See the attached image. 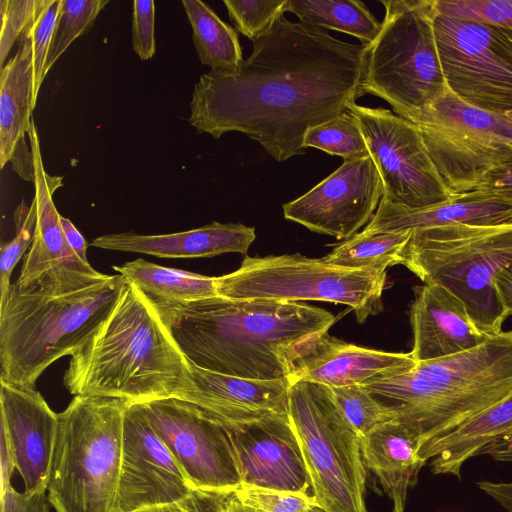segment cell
Instances as JSON below:
<instances>
[{"instance_id": "cell-3", "label": "cell", "mask_w": 512, "mask_h": 512, "mask_svg": "<svg viewBox=\"0 0 512 512\" xmlns=\"http://www.w3.org/2000/svg\"><path fill=\"white\" fill-rule=\"evenodd\" d=\"M191 367L157 304L135 284L71 356L63 384L74 396L130 403L175 397L190 385Z\"/></svg>"}, {"instance_id": "cell-8", "label": "cell", "mask_w": 512, "mask_h": 512, "mask_svg": "<svg viewBox=\"0 0 512 512\" xmlns=\"http://www.w3.org/2000/svg\"><path fill=\"white\" fill-rule=\"evenodd\" d=\"M377 37L366 45L362 91L384 99L411 121L449 89L434 21L435 0H385Z\"/></svg>"}, {"instance_id": "cell-46", "label": "cell", "mask_w": 512, "mask_h": 512, "mask_svg": "<svg viewBox=\"0 0 512 512\" xmlns=\"http://www.w3.org/2000/svg\"><path fill=\"white\" fill-rule=\"evenodd\" d=\"M0 464H1V493L10 486V480L16 469L15 456L12 445L4 431L0 428Z\"/></svg>"}, {"instance_id": "cell-38", "label": "cell", "mask_w": 512, "mask_h": 512, "mask_svg": "<svg viewBox=\"0 0 512 512\" xmlns=\"http://www.w3.org/2000/svg\"><path fill=\"white\" fill-rule=\"evenodd\" d=\"M439 14L495 25L512 32V0H435Z\"/></svg>"}, {"instance_id": "cell-2", "label": "cell", "mask_w": 512, "mask_h": 512, "mask_svg": "<svg viewBox=\"0 0 512 512\" xmlns=\"http://www.w3.org/2000/svg\"><path fill=\"white\" fill-rule=\"evenodd\" d=\"M156 304L190 363L257 380L289 378L305 345L336 321L322 308L267 299Z\"/></svg>"}, {"instance_id": "cell-42", "label": "cell", "mask_w": 512, "mask_h": 512, "mask_svg": "<svg viewBox=\"0 0 512 512\" xmlns=\"http://www.w3.org/2000/svg\"><path fill=\"white\" fill-rule=\"evenodd\" d=\"M46 490L18 492L11 485L1 493V512H49Z\"/></svg>"}, {"instance_id": "cell-25", "label": "cell", "mask_w": 512, "mask_h": 512, "mask_svg": "<svg viewBox=\"0 0 512 512\" xmlns=\"http://www.w3.org/2000/svg\"><path fill=\"white\" fill-rule=\"evenodd\" d=\"M511 222L512 202L472 191L424 208H408L381 198L376 213L363 231L380 233L456 224L489 226Z\"/></svg>"}, {"instance_id": "cell-32", "label": "cell", "mask_w": 512, "mask_h": 512, "mask_svg": "<svg viewBox=\"0 0 512 512\" xmlns=\"http://www.w3.org/2000/svg\"><path fill=\"white\" fill-rule=\"evenodd\" d=\"M305 148L313 147L345 160L369 156V151L356 118L345 111L334 118L309 128L304 136Z\"/></svg>"}, {"instance_id": "cell-26", "label": "cell", "mask_w": 512, "mask_h": 512, "mask_svg": "<svg viewBox=\"0 0 512 512\" xmlns=\"http://www.w3.org/2000/svg\"><path fill=\"white\" fill-rule=\"evenodd\" d=\"M512 437V394L490 406L453 431L426 443L421 456L431 459L436 475L460 477L466 461L493 442Z\"/></svg>"}, {"instance_id": "cell-19", "label": "cell", "mask_w": 512, "mask_h": 512, "mask_svg": "<svg viewBox=\"0 0 512 512\" xmlns=\"http://www.w3.org/2000/svg\"><path fill=\"white\" fill-rule=\"evenodd\" d=\"M0 426L14 451L24 492L46 490L58 428V413L34 389L0 380Z\"/></svg>"}, {"instance_id": "cell-14", "label": "cell", "mask_w": 512, "mask_h": 512, "mask_svg": "<svg viewBox=\"0 0 512 512\" xmlns=\"http://www.w3.org/2000/svg\"><path fill=\"white\" fill-rule=\"evenodd\" d=\"M149 422L193 489L232 494L242 477L227 427L199 406L168 397L148 401Z\"/></svg>"}, {"instance_id": "cell-6", "label": "cell", "mask_w": 512, "mask_h": 512, "mask_svg": "<svg viewBox=\"0 0 512 512\" xmlns=\"http://www.w3.org/2000/svg\"><path fill=\"white\" fill-rule=\"evenodd\" d=\"M130 402L74 396L58 413L46 485L56 512H113L122 458L124 412Z\"/></svg>"}, {"instance_id": "cell-7", "label": "cell", "mask_w": 512, "mask_h": 512, "mask_svg": "<svg viewBox=\"0 0 512 512\" xmlns=\"http://www.w3.org/2000/svg\"><path fill=\"white\" fill-rule=\"evenodd\" d=\"M511 263L512 222L412 230L401 258L423 283L443 285L457 295L487 336L501 333L506 319L492 279Z\"/></svg>"}, {"instance_id": "cell-28", "label": "cell", "mask_w": 512, "mask_h": 512, "mask_svg": "<svg viewBox=\"0 0 512 512\" xmlns=\"http://www.w3.org/2000/svg\"><path fill=\"white\" fill-rule=\"evenodd\" d=\"M112 268L156 303H185L218 296L215 277L164 267L142 258Z\"/></svg>"}, {"instance_id": "cell-29", "label": "cell", "mask_w": 512, "mask_h": 512, "mask_svg": "<svg viewBox=\"0 0 512 512\" xmlns=\"http://www.w3.org/2000/svg\"><path fill=\"white\" fill-rule=\"evenodd\" d=\"M199 60L213 71H232L243 62L236 30L222 21L205 2L183 0Z\"/></svg>"}, {"instance_id": "cell-20", "label": "cell", "mask_w": 512, "mask_h": 512, "mask_svg": "<svg viewBox=\"0 0 512 512\" xmlns=\"http://www.w3.org/2000/svg\"><path fill=\"white\" fill-rule=\"evenodd\" d=\"M190 367V385L175 397L199 406L225 425L288 412L290 378L247 379L204 370L192 363Z\"/></svg>"}, {"instance_id": "cell-47", "label": "cell", "mask_w": 512, "mask_h": 512, "mask_svg": "<svg viewBox=\"0 0 512 512\" xmlns=\"http://www.w3.org/2000/svg\"><path fill=\"white\" fill-rule=\"evenodd\" d=\"M478 488L494 499L501 507L512 512V482L480 481Z\"/></svg>"}, {"instance_id": "cell-44", "label": "cell", "mask_w": 512, "mask_h": 512, "mask_svg": "<svg viewBox=\"0 0 512 512\" xmlns=\"http://www.w3.org/2000/svg\"><path fill=\"white\" fill-rule=\"evenodd\" d=\"M492 287L505 318L512 315V263L500 269L492 279Z\"/></svg>"}, {"instance_id": "cell-11", "label": "cell", "mask_w": 512, "mask_h": 512, "mask_svg": "<svg viewBox=\"0 0 512 512\" xmlns=\"http://www.w3.org/2000/svg\"><path fill=\"white\" fill-rule=\"evenodd\" d=\"M411 122L456 195L474 191L488 172L512 159V121L469 105L449 90Z\"/></svg>"}, {"instance_id": "cell-49", "label": "cell", "mask_w": 512, "mask_h": 512, "mask_svg": "<svg viewBox=\"0 0 512 512\" xmlns=\"http://www.w3.org/2000/svg\"><path fill=\"white\" fill-rule=\"evenodd\" d=\"M482 455H489L496 461L512 463V437L491 443Z\"/></svg>"}, {"instance_id": "cell-18", "label": "cell", "mask_w": 512, "mask_h": 512, "mask_svg": "<svg viewBox=\"0 0 512 512\" xmlns=\"http://www.w3.org/2000/svg\"><path fill=\"white\" fill-rule=\"evenodd\" d=\"M225 426L235 448L242 485L310 494V477L288 412Z\"/></svg>"}, {"instance_id": "cell-27", "label": "cell", "mask_w": 512, "mask_h": 512, "mask_svg": "<svg viewBox=\"0 0 512 512\" xmlns=\"http://www.w3.org/2000/svg\"><path fill=\"white\" fill-rule=\"evenodd\" d=\"M0 72V168L3 169L33 120L32 50L26 36L20 37L17 52Z\"/></svg>"}, {"instance_id": "cell-1", "label": "cell", "mask_w": 512, "mask_h": 512, "mask_svg": "<svg viewBox=\"0 0 512 512\" xmlns=\"http://www.w3.org/2000/svg\"><path fill=\"white\" fill-rule=\"evenodd\" d=\"M252 43L237 69L210 70L195 83L188 121L198 133L241 132L282 162L305 153L309 128L364 95L366 45L284 15Z\"/></svg>"}, {"instance_id": "cell-13", "label": "cell", "mask_w": 512, "mask_h": 512, "mask_svg": "<svg viewBox=\"0 0 512 512\" xmlns=\"http://www.w3.org/2000/svg\"><path fill=\"white\" fill-rule=\"evenodd\" d=\"M347 111L360 125L383 184V200L424 208L457 196L440 177L414 123L384 108L354 103Z\"/></svg>"}, {"instance_id": "cell-22", "label": "cell", "mask_w": 512, "mask_h": 512, "mask_svg": "<svg viewBox=\"0 0 512 512\" xmlns=\"http://www.w3.org/2000/svg\"><path fill=\"white\" fill-rule=\"evenodd\" d=\"M410 321L414 337L410 354L416 362L461 353L491 337L477 328L463 301L437 283L415 288Z\"/></svg>"}, {"instance_id": "cell-15", "label": "cell", "mask_w": 512, "mask_h": 512, "mask_svg": "<svg viewBox=\"0 0 512 512\" xmlns=\"http://www.w3.org/2000/svg\"><path fill=\"white\" fill-rule=\"evenodd\" d=\"M27 135L35 170L37 224L30 250L24 256L19 277L14 283L19 288L64 294L105 280L109 275L84 262L66 240L61 215L52 200L54 191L63 185L62 177H52L45 171L33 120Z\"/></svg>"}, {"instance_id": "cell-23", "label": "cell", "mask_w": 512, "mask_h": 512, "mask_svg": "<svg viewBox=\"0 0 512 512\" xmlns=\"http://www.w3.org/2000/svg\"><path fill=\"white\" fill-rule=\"evenodd\" d=\"M254 239L253 227L212 222L200 228L170 234H106L93 239L91 246L160 258H203L232 252L245 254Z\"/></svg>"}, {"instance_id": "cell-4", "label": "cell", "mask_w": 512, "mask_h": 512, "mask_svg": "<svg viewBox=\"0 0 512 512\" xmlns=\"http://www.w3.org/2000/svg\"><path fill=\"white\" fill-rule=\"evenodd\" d=\"M361 386L398 419L416 425L425 445L512 394V330Z\"/></svg>"}, {"instance_id": "cell-12", "label": "cell", "mask_w": 512, "mask_h": 512, "mask_svg": "<svg viewBox=\"0 0 512 512\" xmlns=\"http://www.w3.org/2000/svg\"><path fill=\"white\" fill-rule=\"evenodd\" d=\"M434 31L449 91L479 109L512 112V32L439 13Z\"/></svg>"}, {"instance_id": "cell-51", "label": "cell", "mask_w": 512, "mask_h": 512, "mask_svg": "<svg viewBox=\"0 0 512 512\" xmlns=\"http://www.w3.org/2000/svg\"><path fill=\"white\" fill-rule=\"evenodd\" d=\"M506 117H507L510 121H512V112H510V113L506 114Z\"/></svg>"}, {"instance_id": "cell-41", "label": "cell", "mask_w": 512, "mask_h": 512, "mask_svg": "<svg viewBox=\"0 0 512 512\" xmlns=\"http://www.w3.org/2000/svg\"><path fill=\"white\" fill-rule=\"evenodd\" d=\"M232 494L193 489L181 500L134 512H228L229 498Z\"/></svg>"}, {"instance_id": "cell-30", "label": "cell", "mask_w": 512, "mask_h": 512, "mask_svg": "<svg viewBox=\"0 0 512 512\" xmlns=\"http://www.w3.org/2000/svg\"><path fill=\"white\" fill-rule=\"evenodd\" d=\"M285 11L299 21L352 35L363 45L371 43L381 29V23L358 0H287Z\"/></svg>"}, {"instance_id": "cell-16", "label": "cell", "mask_w": 512, "mask_h": 512, "mask_svg": "<svg viewBox=\"0 0 512 512\" xmlns=\"http://www.w3.org/2000/svg\"><path fill=\"white\" fill-rule=\"evenodd\" d=\"M193 490L179 464L158 436L143 403L124 412L122 458L113 512H134L181 500Z\"/></svg>"}, {"instance_id": "cell-39", "label": "cell", "mask_w": 512, "mask_h": 512, "mask_svg": "<svg viewBox=\"0 0 512 512\" xmlns=\"http://www.w3.org/2000/svg\"><path fill=\"white\" fill-rule=\"evenodd\" d=\"M45 0H1L0 1V67L5 66V60L16 40L37 16Z\"/></svg>"}, {"instance_id": "cell-10", "label": "cell", "mask_w": 512, "mask_h": 512, "mask_svg": "<svg viewBox=\"0 0 512 512\" xmlns=\"http://www.w3.org/2000/svg\"><path fill=\"white\" fill-rule=\"evenodd\" d=\"M215 279L221 297L344 304L362 323L381 310L386 271L336 266L297 253L245 257L236 271Z\"/></svg>"}, {"instance_id": "cell-43", "label": "cell", "mask_w": 512, "mask_h": 512, "mask_svg": "<svg viewBox=\"0 0 512 512\" xmlns=\"http://www.w3.org/2000/svg\"><path fill=\"white\" fill-rule=\"evenodd\" d=\"M474 191L512 202V159L488 172Z\"/></svg>"}, {"instance_id": "cell-40", "label": "cell", "mask_w": 512, "mask_h": 512, "mask_svg": "<svg viewBox=\"0 0 512 512\" xmlns=\"http://www.w3.org/2000/svg\"><path fill=\"white\" fill-rule=\"evenodd\" d=\"M132 46L141 60L155 55V2L152 0L133 2Z\"/></svg>"}, {"instance_id": "cell-50", "label": "cell", "mask_w": 512, "mask_h": 512, "mask_svg": "<svg viewBox=\"0 0 512 512\" xmlns=\"http://www.w3.org/2000/svg\"><path fill=\"white\" fill-rule=\"evenodd\" d=\"M228 512H261L242 504L234 493L229 498Z\"/></svg>"}, {"instance_id": "cell-36", "label": "cell", "mask_w": 512, "mask_h": 512, "mask_svg": "<svg viewBox=\"0 0 512 512\" xmlns=\"http://www.w3.org/2000/svg\"><path fill=\"white\" fill-rule=\"evenodd\" d=\"M223 3L236 30L253 41L284 15L287 0H224Z\"/></svg>"}, {"instance_id": "cell-24", "label": "cell", "mask_w": 512, "mask_h": 512, "mask_svg": "<svg viewBox=\"0 0 512 512\" xmlns=\"http://www.w3.org/2000/svg\"><path fill=\"white\" fill-rule=\"evenodd\" d=\"M424 445L419 428L394 419L361 439L365 467L378 478L393 504V512H404L408 490L414 487L427 462L421 456Z\"/></svg>"}, {"instance_id": "cell-31", "label": "cell", "mask_w": 512, "mask_h": 512, "mask_svg": "<svg viewBox=\"0 0 512 512\" xmlns=\"http://www.w3.org/2000/svg\"><path fill=\"white\" fill-rule=\"evenodd\" d=\"M412 230L356 233L333 249L323 259L336 266L356 269H379L401 264L402 253Z\"/></svg>"}, {"instance_id": "cell-34", "label": "cell", "mask_w": 512, "mask_h": 512, "mask_svg": "<svg viewBox=\"0 0 512 512\" xmlns=\"http://www.w3.org/2000/svg\"><path fill=\"white\" fill-rule=\"evenodd\" d=\"M330 389L336 404L361 439L379 426L397 418L391 408L375 399L361 385Z\"/></svg>"}, {"instance_id": "cell-35", "label": "cell", "mask_w": 512, "mask_h": 512, "mask_svg": "<svg viewBox=\"0 0 512 512\" xmlns=\"http://www.w3.org/2000/svg\"><path fill=\"white\" fill-rule=\"evenodd\" d=\"M62 0H45L43 7L22 35L31 44L33 63L32 105L36 106L38 94L45 78V66L51 48L55 26ZM21 35V36H22Z\"/></svg>"}, {"instance_id": "cell-45", "label": "cell", "mask_w": 512, "mask_h": 512, "mask_svg": "<svg viewBox=\"0 0 512 512\" xmlns=\"http://www.w3.org/2000/svg\"><path fill=\"white\" fill-rule=\"evenodd\" d=\"M12 168L17 174L28 181L35 179L34 162L31 148L28 149L25 138H22L15 147L11 157Z\"/></svg>"}, {"instance_id": "cell-5", "label": "cell", "mask_w": 512, "mask_h": 512, "mask_svg": "<svg viewBox=\"0 0 512 512\" xmlns=\"http://www.w3.org/2000/svg\"><path fill=\"white\" fill-rule=\"evenodd\" d=\"M127 281L119 274L86 288L49 294L11 284L0 298V380L35 388L56 360L71 356L99 328Z\"/></svg>"}, {"instance_id": "cell-48", "label": "cell", "mask_w": 512, "mask_h": 512, "mask_svg": "<svg viewBox=\"0 0 512 512\" xmlns=\"http://www.w3.org/2000/svg\"><path fill=\"white\" fill-rule=\"evenodd\" d=\"M60 222L70 247L84 262L89 263L87 258L88 243L84 239L83 235L68 218L60 216Z\"/></svg>"}, {"instance_id": "cell-17", "label": "cell", "mask_w": 512, "mask_h": 512, "mask_svg": "<svg viewBox=\"0 0 512 512\" xmlns=\"http://www.w3.org/2000/svg\"><path fill=\"white\" fill-rule=\"evenodd\" d=\"M382 196L383 184L369 155L345 160L307 193L284 204L283 213L313 232L349 239L370 222Z\"/></svg>"}, {"instance_id": "cell-9", "label": "cell", "mask_w": 512, "mask_h": 512, "mask_svg": "<svg viewBox=\"0 0 512 512\" xmlns=\"http://www.w3.org/2000/svg\"><path fill=\"white\" fill-rule=\"evenodd\" d=\"M288 414L317 505L325 512H368L361 437L336 404L330 387L292 382Z\"/></svg>"}, {"instance_id": "cell-33", "label": "cell", "mask_w": 512, "mask_h": 512, "mask_svg": "<svg viewBox=\"0 0 512 512\" xmlns=\"http://www.w3.org/2000/svg\"><path fill=\"white\" fill-rule=\"evenodd\" d=\"M108 2V0H62L46 61L45 75L72 42L91 29L97 16Z\"/></svg>"}, {"instance_id": "cell-37", "label": "cell", "mask_w": 512, "mask_h": 512, "mask_svg": "<svg viewBox=\"0 0 512 512\" xmlns=\"http://www.w3.org/2000/svg\"><path fill=\"white\" fill-rule=\"evenodd\" d=\"M16 234L12 240L1 245L0 255V298L3 297L11 286V274L24 255L29 245L32 244L37 224V203L35 198L27 208L22 202L14 214Z\"/></svg>"}, {"instance_id": "cell-21", "label": "cell", "mask_w": 512, "mask_h": 512, "mask_svg": "<svg viewBox=\"0 0 512 512\" xmlns=\"http://www.w3.org/2000/svg\"><path fill=\"white\" fill-rule=\"evenodd\" d=\"M416 365L410 353H391L345 343L324 333L308 342L293 363L292 382L328 387L363 385L398 375Z\"/></svg>"}]
</instances>
